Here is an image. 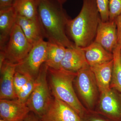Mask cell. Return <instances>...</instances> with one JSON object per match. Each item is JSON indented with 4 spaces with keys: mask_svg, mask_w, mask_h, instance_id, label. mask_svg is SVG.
<instances>
[{
    "mask_svg": "<svg viewBox=\"0 0 121 121\" xmlns=\"http://www.w3.org/2000/svg\"><path fill=\"white\" fill-rule=\"evenodd\" d=\"M0 121H4L3 119H2V118H0Z\"/></svg>",
    "mask_w": 121,
    "mask_h": 121,
    "instance_id": "cell-31",
    "label": "cell"
},
{
    "mask_svg": "<svg viewBox=\"0 0 121 121\" xmlns=\"http://www.w3.org/2000/svg\"><path fill=\"white\" fill-rule=\"evenodd\" d=\"M48 68L45 63L42 65L35 79L34 89L26 103L30 111L39 118L45 114L53 99L47 79Z\"/></svg>",
    "mask_w": 121,
    "mask_h": 121,
    "instance_id": "cell-4",
    "label": "cell"
},
{
    "mask_svg": "<svg viewBox=\"0 0 121 121\" xmlns=\"http://www.w3.org/2000/svg\"><path fill=\"white\" fill-rule=\"evenodd\" d=\"M109 21H114L121 13V0H109Z\"/></svg>",
    "mask_w": 121,
    "mask_h": 121,
    "instance_id": "cell-24",
    "label": "cell"
},
{
    "mask_svg": "<svg viewBox=\"0 0 121 121\" xmlns=\"http://www.w3.org/2000/svg\"><path fill=\"white\" fill-rule=\"evenodd\" d=\"M24 121H40V118L35 113L30 111Z\"/></svg>",
    "mask_w": 121,
    "mask_h": 121,
    "instance_id": "cell-27",
    "label": "cell"
},
{
    "mask_svg": "<svg viewBox=\"0 0 121 121\" xmlns=\"http://www.w3.org/2000/svg\"><path fill=\"white\" fill-rule=\"evenodd\" d=\"M47 45V41L44 39L35 44L26 57L17 64L16 71L35 79L42 65L45 63Z\"/></svg>",
    "mask_w": 121,
    "mask_h": 121,
    "instance_id": "cell-6",
    "label": "cell"
},
{
    "mask_svg": "<svg viewBox=\"0 0 121 121\" xmlns=\"http://www.w3.org/2000/svg\"><path fill=\"white\" fill-rule=\"evenodd\" d=\"M30 112L26 103L17 99H0V118L4 121H24Z\"/></svg>",
    "mask_w": 121,
    "mask_h": 121,
    "instance_id": "cell-9",
    "label": "cell"
},
{
    "mask_svg": "<svg viewBox=\"0 0 121 121\" xmlns=\"http://www.w3.org/2000/svg\"><path fill=\"white\" fill-rule=\"evenodd\" d=\"M89 121H106V120H103V119H100V118H92L90 119Z\"/></svg>",
    "mask_w": 121,
    "mask_h": 121,
    "instance_id": "cell-29",
    "label": "cell"
},
{
    "mask_svg": "<svg viewBox=\"0 0 121 121\" xmlns=\"http://www.w3.org/2000/svg\"><path fill=\"white\" fill-rule=\"evenodd\" d=\"M16 23L20 26L26 39L32 46L44 39L43 32L38 17L30 19L17 16Z\"/></svg>",
    "mask_w": 121,
    "mask_h": 121,
    "instance_id": "cell-13",
    "label": "cell"
},
{
    "mask_svg": "<svg viewBox=\"0 0 121 121\" xmlns=\"http://www.w3.org/2000/svg\"><path fill=\"white\" fill-rule=\"evenodd\" d=\"M13 7L17 16L30 19L38 17V0H16Z\"/></svg>",
    "mask_w": 121,
    "mask_h": 121,
    "instance_id": "cell-19",
    "label": "cell"
},
{
    "mask_svg": "<svg viewBox=\"0 0 121 121\" xmlns=\"http://www.w3.org/2000/svg\"><path fill=\"white\" fill-rule=\"evenodd\" d=\"M17 64L5 61L0 68V99H17L13 84Z\"/></svg>",
    "mask_w": 121,
    "mask_h": 121,
    "instance_id": "cell-11",
    "label": "cell"
},
{
    "mask_svg": "<svg viewBox=\"0 0 121 121\" xmlns=\"http://www.w3.org/2000/svg\"><path fill=\"white\" fill-rule=\"evenodd\" d=\"M94 41L109 52L112 53L118 45L117 26L115 20L103 22L101 21Z\"/></svg>",
    "mask_w": 121,
    "mask_h": 121,
    "instance_id": "cell-10",
    "label": "cell"
},
{
    "mask_svg": "<svg viewBox=\"0 0 121 121\" xmlns=\"http://www.w3.org/2000/svg\"><path fill=\"white\" fill-rule=\"evenodd\" d=\"M76 85L78 92L85 104L89 108L93 107L97 98L98 88L89 65L77 72Z\"/></svg>",
    "mask_w": 121,
    "mask_h": 121,
    "instance_id": "cell-7",
    "label": "cell"
},
{
    "mask_svg": "<svg viewBox=\"0 0 121 121\" xmlns=\"http://www.w3.org/2000/svg\"><path fill=\"white\" fill-rule=\"evenodd\" d=\"M38 17L48 41L66 48L74 46L67 35V27L70 19L62 5L55 0H38Z\"/></svg>",
    "mask_w": 121,
    "mask_h": 121,
    "instance_id": "cell-1",
    "label": "cell"
},
{
    "mask_svg": "<svg viewBox=\"0 0 121 121\" xmlns=\"http://www.w3.org/2000/svg\"><path fill=\"white\" fill-rule=\"evenodd\" d=\"M115 20L117 26L118 44L121 45V13Z\"/></svg>",
    "mask_w": 121,
    "mask_h": 121,
    "instance_id": "cell-25",
    "label": "cell"
},
{
    "mask_svg": "<svg viewBox=\"0 0 121 121\" xmlns=\"http://www.w3.org/2000/svg\"><path fill=\"white\" fill-rule=\"evenodd\" d=\"M90 66L109 62L113 58L112 53L107 51L102 46L94 41L87 47L82 48Z\"/></svg>",
    "mask_w": 121,
    "mask_h": 121,
    "instance_id": "cell-17",
    "label": "cell"
},
{
    "mask_svg": "<svg viewBox=\"0 0 121 121\" xmlns=\"http://www.w3.org/2000/svg\"><path fill=\"white\" fill-rule=\"evenodd\" d=\"M88 65L82 48L76 46L66 48L65 56L60 65V69L77 73Z\"/></svg>",
    "mask_w": 121,
    "mask_h": 121,
    "instance_id": "cell-12",
    "label": "cell"
},
{
    "mask_svg": "<svg viewBox=\"0 0 121 121\" xmlns=\"http://www.w3.org/2000/svg\"><path fill=\"white\" fill-rule=\"evenodd\" d=\"M121 45L118 44L113 51V63L110 88L121 93Z\"/></svg>",
    "mask_w": 121,
    "mask_h": 121,
    "instance_id": "cell-20",
    "label": "cell"
},
{
    "mask_svg": "<svg viewBox=\"0 0 121 121\" xmlns=\"http://www.w3.org/2000/svg\"><path fill=\"white\" fill-rule=\"evenodd\" d=\"M35 79L31 78L21 89L17 94V99L21 102L26 103L35 87Z\"/></svg>",
    "mask_w": 121,
    "mask_h": 121,
    "instance_id": "cell-21",
    "label": "cell"
},
{
    "mask_svg": "<svg viewBox=\"0 0 121 121\" xmlns=\"http://www.w3.org/2000/svg\"><path fill=\"white\" fill-rule=\"evenodd\" d=\"M16 0H0V9L13 7Z\"/></svg>",
    "mask_w": 121,
    "mask_h": 121,
    "instance_id": "cell-26",
    "label": "cell"
},
{
    "mask_svg": "<svg viewBox=\"0 0 121 121\" xmlns=\"http://www.w3.org/2000/svg\"><path fill=\"white\" fill-rule=\"evenodd\" d=\"M101 20L95 0H83L80 12L69 20L67 27L75 45L84 48L94 42Z\"/></svg>",
    "mask_w": 121,
    "mask_h": 121,
    "instance_id": "cell-2",
    "label": "cell"
},
{
    "mask_svg": "<svg viewBox=\"0 0 121 121\" xmlns=\"http://www.w3.org/2000/svg\"><path fill=\"white\" fill-rule=\"evenodd\" d=\"M47 42L45 64L49 68L56 70L60 69L66 48L58 44L48 41Z\"/></svg>",
    "mask_w": 121,
    "mask_h": 121,
    "instance_id": "cell-18",
    "label": "cell"
},
{
    "mask_svg": "<svg viewBox=\"0 0 121 121\" xmlns=\"http://www.w3.org/2000/svg\"><path fill=\"white\" fill-rule=\"evenodd\" d=\"M55 0L58 2L60 4L62 5L67 0Z\"/></svg>",
    "mask_w": 121,
    "mask_h": 121,
    "instance_id": "cell-30",
    "label": "cell"
},
{
    "mask_svg": "<svg viewBox=\"0 0 121 121\" xmlns=\"http://www.w3.org/2000/svg\"><path fill=\"white\" fill-rule=\"evenodd\" d=\"M33 46L26 39L19 26L15 24L4 49L5 61L19 63L27 55Z\"/></svg>",
    "mask_w": 121,
    "mask_h": 121,
    "instance_id": "cell-5",
    "label": "cell"
},
{
    "mask_svg": "<svg viewBox=\"0 0 121 121\" xmlns=\"http://www.w3.org/2000/svg\"><path fill=\"white\" fill-rule=\"evenodd\" d=\"M101 21H109V0H95Z\"/></svg>",
    "mask_w": 121,
    "mask_h": 121,
    "instance_id": "cell-23",
    "label": "cell"
},
{
    "mask_svg": "<svg viewBox=\"0 0 121 121\" xmlns=\"http://www.w3.org/2000/svg\"><path fill=\"white\" fill-rule=\"evenodd\" d=\"M31 78H32L28 75L16 71L13 79V84L17 95L21 89Z\"/></svg>",
    "mask_w": 121,
    "mask_h": 121,
    "instance_id": "cell-22",
    "label": "cell"
},
{
    "mask_svg": "<svg viewBox=\"0 0 121 121\" xmlns=\"http://www.w3.org/2000/svg\"><path fill=\"white\" fill-rule=\"evenodd\" d=\"M113 63V59L109 62L90 66L101 93L107 92L110 90Z\"/></svg>",
    "mask_w": 121,
    "mask_h": 121,
    "instance_id": "cell-16",
    "label": "cell"
},
{
    "mask_svg": "<svg viewBox=\"0 0 121 121\" xmlns=\"http://www.w3.org/2000/svg\"><path fill=\"white\" fill-rule=\"evenodd\" d=\"M40 121H82L81 117L68 104L54 97Z\"/></svg>",
    "mask_w": 121,
    "mask_h": 121,
    "instance_id": "cell-8",
    "label": "cell"
},
{
    "mask_svg": "<svg viewBox=\"0 0 121 121\" xmlns=\"http://www.w3.org/2000/svg\"><path fill=\"white\" fill-rule=\"evenodd\" d=\"M117 93L111 89L101 93L99 107L101 110L109 117L119 119L121 117V101Z\"/></svg>",
    "mask_w": 121,
    "mask_h": 121,
    "instance_id": "cell-15",
    "label": "cell"
},
{
    "mask_svg": "<svg viewBox=\"0 0 121 121\" xmlns=\"http://www.w3.org/2000/svg\"></svg>",
    "mask_w": 121,
    "mask_h": 121,
    "instance_id": "cell-32",
    "label": "cell"
},
{
    "mask_svg": "<svg viewBox=\"0 0 121 121\" xmlns=\"http://www.w3.org/2000/svg\"><path fill=\"white\" fill-rule=\"evenodd\" d=\"M52 92L55 97L70 106L80 117L85 109L78 98L73 86L74 78L77 73L63 69H54L48 68Z\"/></svg>",
    "mask_w": 121,
    "mask_h": 121,
    "instance_id": "cell-3",
    "label": "cell"
},
{
    "mask_svg": "<svg viewBox=\"0 0 121 121\" xmlns=\"http://www.w3.org/2000/svg\"><path fill=\"white\" fill-rule=\"evenodd\" d=\"M17 15L14 7L0 9V49H4L8 40Z\"/></svg>",
    "mask_w": 121,
    "mask_h": 121,
    "instance_id": "cell-14",
    "label": "cell"
},
{
    "mask_svg": "<svg viewBox=\"0 0 121 121\" xmlns=\"http://www.w3.org/2000/svg\"><path fill=\"white\" fill-rule=\"evenodd\" d=\"M5 61V55L3 50H0V68H1L2 65Z\"/></svg>",
    "mask_w": 121,
    "mask_h": 121,
    "instance_id": "cell-28",
    "label": "cell"
}]
</instances>
